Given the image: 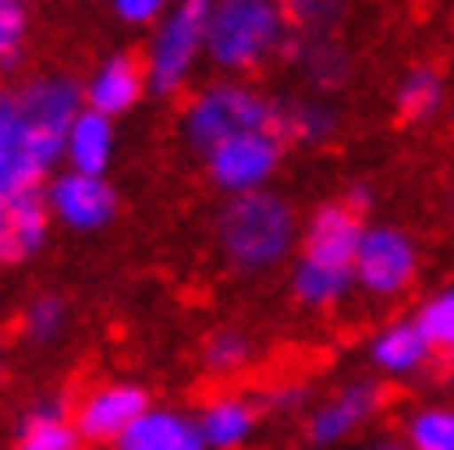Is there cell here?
<instances>
[{"mask_svg":"<svg viewBox=\"0 0 454 450\" xmlns=\"http://www.w3.org/2000/svg\"><path fill=\"white\" fill-rule=\"evenodd\" d=\"M284 140L271 131H245L231 136L219 149L206 154V175L215 188H223L227 197H245V193H262L271 184V175L280 170Z\"/></svg>","mask_w":454,"mask_h":450,"instance_id":"8992f818","label":"cell"},{"mask_svg":"<svg viewBox=\"0 0 454 450\" xmlns=\"http://www.w3.org/2000/svg\"><path fill=\"white\" fill-rule=\"evenodd\" d=\"M293 27L280 0H215L206 61H215L227 79L258 70L262 61L288 49Z\"/></svg>","mask_w":454,"mask_h":450,"instance_id":"7a4b0ae2","label":"cell"},{"mask_svg":"<svg viewBox=\"0 0 454 450\" xmlns=\"http://www.w3.org/2000/svg\"><path fill=\"white\" fill-rule=\"evenodd\" d=\"M197 429H201V442L206 450H240L254 429H258V407L249 398H210L201 411H197Z\"/></svg>","mask_w":454,"mask_h":450,"instance_id":"2e32d148","label":"cell"},{"mask_svg":"<svg viewBox=\"0 0 454 450\" xmlns=\"http://www.w3.org/2000/svg\"><path fill=\"white\" fill-rule=\"evenodd\" d=\"M0 385H4V367H0Z\"/></svg>","mask_w":454,"mask_h":450,"instance_id":"836d02e7","label":"cell"},{"mask_svg":"<svg viewBox=\"0 0 454 450\" xmlns=\"http://www.w3.org/2000/svg\"><path fill=\"white\" fill-rule=\"evenodd\" d=\"M83 438L74 429V407L61 394L35 398L13 433V450H79Z\"/></svg>","mask_w":454,"mask_h":450,"instance_id":"5bb4252c","label":"cell"},{"mask_svg":"<svg viewBox=\"0 0 454 450\" xmlns=\"http://www.w3.org/2000/svg\"><path fill=\"white\" fill-rule=\"evenodd\" d=\"M31 31L27 0H0V66H13Z\"/></svg>","mask_w":454,"mask_h":450,"instance_id":"83f0119b","label":"cell"},{"mask_svg":"<svg viewBox=\"0 0 454 450\" xmlns=\"http://www.w3.org/2000/svg\"><path fill=\"white\" fill-rule=\"evenodd\" d=\"M114 450H206L201 429L192 415L175 411V407H149L118 442Z\"/></svg>","mask_w":454,"mask_h":450,"instance_id":"9a60e30c","label":"cell"},{"mask_svg":"<svg viewBox=\"0 0 454 450\" xmlns=\"http://www.w3.org/2000/svg\"><path fill=\"white\" fill-rule=\"evenodd\" d=\"M358 450H411V442H406L402 433H372Z\"/></svg>","mask_w":454,"mask_h":450,"instance_id":"4dcf8cb0","label":"cell"},{"mask_svg":"<svg viewBox=\"0 0 454 450\" xmlns=\"http://www.w3.org/2000/svg\"><path fill=\"white\" fill-rule=\"evenodd\" d=\"M215 0H175L170 13L153 27L145 49V75L158 97H179L192 79V66L206 57Z\"/></svg>","mask_w":454,"mask_h":450,"instance_id":"277c9868","label":"cell"},{"mask_svg":"<svg viewBox=\"0 0 454 450\" xmlns=\"http://www.w3.org/2000/svg\"><path fill=\"white\" fill-rule=\"evenodd\" d=\"M53 219H61L74 232H101L106 224H114L118 215V193L110 188L106 175H79V170H61L49 179L44 188Z\"/></svg>","mask_w":454,"mask_h":450,"instance_id":"9c48e42d","label":"cell"},{"mask_svg":"<svg viewBox=\"0 0 454 450\" xmlns=\"http://www.w3.org/2000/svg\"><path fill=\"white\" fill-rule=\"evenodd\" d=\"M306 402H310V385H301V381H280V385H267L254 407H258L262 415H293V411H301Z\"/></svg>","mask_w":454,"mask_h":450,"instance_id":"f1b7e54d","label":"cell"},{"mask_svg":"<svg viewBox=\"0 0 454 450\" xmlns=\"http://www.w3.org/2000/svg\"><path fill=\"white\" fill-rule=\"evenodd\" d=\"M340 118L333 106L315 101V97H297V101H276V136L284 145H324L333 140Z\"/></svg>","mask_w":454,"mask_h":450,"instance_id":"ffe728a7","label":"cell"},{"mask_svg":"<svg viewBox=\"0 0 454 450\" xmlns=\"http://www.w3.org/2000/svg\"><path fill=\"white\" fill-rule=\"evenodd\" d=\"M57 162H66V136L40 131L22 114L18 92H0V201L40 188Z\"/></svg>","mask_w":454,"mask_h":450,"instance_id":"5b68a950","label":"cell"},{"mask_svg":"<svg viewBox=\"0 0 454 450\" xmlns=\"http://www.w3.org/2000/svg\"><path fill=\"white\" fill-rule=\"evenodd\" d=\"M114 158V118L83 110L66 131V167L79 175H106Z\"/></svg>","mask_w":454,"mask_h":450,"instance_id":"ac0fdd59","label":"cell"},{"mask_svg":"<svg viewBox=\"0 0 454 450\" xmlns=\"http://www.w3.org/2000/svg\"><path fill=\"white\" fill-rule=\"evenodd\" d=\"M288 53H293L301 79L315 92H337L340 83L349 79V53L333 36H297V40H288Z\"/></svg>","mask_w":454,"mask_h":450,"instance_id":"d6986e66","label":"cell"},{"mask_svg":"<svg viewBox=\"0 0 454 450\" xmlns=\"http://www.w3.org/2000/svg\"><path fill=\"white\" fill-rule=\"evenodd\" d=\"M145 92H149V75H145V61L136 53H110L92 70V79L83 83L88 110L106 114V118L136 110Z\"/></svg>","mask_w":454,"mask_h":450,"instance_id":"4fadbf2b","label":"cell"},{"mask_svg":"<svg viewBox=\"0 0 454 450\" xmlns=\"http://www.w3.org/2000/svg\"><path fill=\"white\" fill-rule=\"evenodd\" d=\"M219 249L236 272H267L284 263L297 245V215L280 193L262 188V193H245V197H227V206L215 219Z\"/></svg>","mask_w":454,"mask_h":450,"instance_id":"6da1fadb","label":"cell"},{"mask_svg":"<svg viewBox=\"0 0 454 450\" xmlns=\"http://www.w3.org/2000/svg\"><path fill=\"white\" fill-rule=\"evenodd\" d=\"M49 197L40 188H27L18 197L0 201V263H27L49 241Z\"/></svg>","mask_w":454,"mask_h":450,"instance_id":"7c38bea8","label":"cell"},{"mask_svg":"<svg viewBox=\"0 0 454 450\" xmlns=\"http://www.w3.org/2000/svg\"><path fill=\"white\" fill-rule=\"evenodd\" d=\"M415 324H419V333L428 337L433 350L454 354V284L450 288H442V293H433V297L419 306Z\"/></svg>","mask_w":454,"mask_h":450,"instance_id":"4316f807","label":"cell"},{"mask_svg":"<svg viewBox=\"0 0 454 450\" xmlns=\"http://www.w3.org/2000/svg\"><path fill=\"white\" fill-rule=\"evenodd\" d=\"M276 127V101L262 97L254 83L245 79H219L210 88H201L179 118V136L192 154H210L231 136L245 131H271Z\"/></svg>","mask_w":454,"mask_h":450,"instance_id":"3957f363","label":"cell"},{"mask_svg":"<svg viewBox=\"0 0 454 450\" xmlns=\"http://www.w3.org/2000/svg\"><path fill=\"white\" fill-rule=\"evenodd\" d=\"M66 328H70V306H66V297L40 293V297L27 302V311H22V337L27 341H35V345H53Z\"/></svg>","mask_w":454,"mask_h":450,"instance_id":"cb8c5ba5","label":"cell"},{"mask_svg":"<svg viewBox=\"0 0 454 450\" xmlns=\"http://www.w3.org/2000/svg\"><path fill=\"white\" fill-rule=\"evenodd\" d=\"M419 272V249L402 227H363L358 241V258H354V284L376 293V297H397L402 288H411Z\"/></svg>","mask_w":454,"mask_h":450,"instance_id":"52a82bcc","label":"cell"},{"mask_svg":"<svg viewBox=\"0 0 454 450\" xmlns=\"http://www.w3.org/2000/svg\"><path fill=\"white\" fill-rule=\"evenodd\" d=\"M345 206H349L354 215H363V210H372V188H367V184H354V188L345 193Z\"/></svg>","mask_w":454,"mask_h":450,"instance_id":"1f68e13d","label":"cell"},{"mask_svg":"<svg viewBox=\"0 0 454 450\" xmlns=\"http://www.w3.org/2000/svg\"><path fill=\"white\" fill-rule=\"evenodd\" d=\"M358 241H363V215H354L345 201H328L310 215V224L301 232V258L354 272Z\"/></svg>","mask_w":454,"mask_h":450,"instance_id":"8fae6325","label":"cell"},{"mask_svg":"<svg viewBox=\"0 0 454 450\" xmlns=\"http://www.w3.org/2000/svg\"><path fill=\"white\" fill-rule=\"evenodd\" d=\"M175 0H110L114 18L127 22V27H158L170 13Z\"/></svg>","mask_w":454,"mask_h":450,"instance_id":"f546056e","label":"cell"},{"mask_svg":"<svg viewBox=\"0 0 454 450\" xmlns=\"http://www.w3.org/2000/svg\"><path fill=\"white\" fill-rule=\"evenodd\" d=\"M385 407V385L380 381H349L333 398H324L319 407H310L306 415V438L310 446H340L349 438H358Z\"/></svg>","mask_w":454,"mask_h":450,"instance_id":"ba28073f","label":"cell"},{"mask_svg":"<svg viewBox=\"0 0 454 450\" xmlns=\"http://www.w3.org/2000/svg\"><path fill=\"white\" fill-rule=\"evenodd\" d=\"M280 4L293 36H333V27H340L349 9V0H280Z\"/></svg>","mask_w":454,"mask_h":450,"instance_id":"d4e9b609","label":"cell"},{"mask_svg":"<svg viewBox=\"0 0 454 450\" xmlns=\"http://www.w3.org/2000/svg\"><path fill=\"white\" fill-rule=\"evenodd\" d=\"M402 438L411 442V450H454V407L437 402V407L411 411Z\"/></svg>","mask_w":454,"mask_h":450,"instance_id":"603a6c76","label":"cell"},{"mask_svg":"<svg viewBox=\"0 0 454 450\" xmlns=\"http://www.w3.org/2000/svg\"><path fill=\"white\" fill-rule=\"evenodd\" d=\"M446 372H450V381H454V354H450V363H446Z\"/></svg>","mask_w":454,"mask_h":450,"instance_id":"d6a6232c","label":"cell"},{"mask_svg":"<svg viewBox=\"0 0 454 450\" xmlns=\"http://www.w3.org/2000/svg\"><path fill=\"white\" fill-rule=\"evenodd\" d=\"M437 350L428 345V337L419 333L415 320H394L385 324L376 337H372V363L385 372V376H415L428 367Z\"/></svg>","mask_w":454,"mask_h":450,"instance_id":"e0dca14e","label":"cell"},{"mask_svg":"<svg viewBox=\"0 0 454 450\" xmlns=\"http://www.w3.org/2000/svg\"><path fill=\"white\" fill-rule=\"evenodd\" d=\"M394 106L406 122H428L433 114L446 106V79H442V70H433V66H411V70L397 79Z\"/></svg>","mask_w":454,"mask_h":450,"instance_id":"7402d4cb","label":"cell"},{"mask_svg":"<svg viewBox=\"0 0 454 450\" xmlns=\"http://www.w3.org/2000/svg\"><path fill=\"white\" fill-rule=\"evenodd\" d=\"M149 407H153V402H149V394H145L140 385L110 381V385H97L92 394L79 398V407H74V429H79L83 442H110L114 446Z\"/></svg>","mask_w":454,"mask_h":450,"instance_id":"30bf717a","label":"cell"},{"mask_svg":"<svg viewBox=\"0 0 454 450\" xmlns=\"http://www.w3.org/2000/svg\"><path fill=\"white\" fill-rule=\"evenodd\" d=\"M349 284H354V272L328 267V263H310V258H297V267H293V276H288L293 297H297L301 306H310V311L337 306L340 297L349 293Z\"/></svg>","mask_w":454,"mask_h":450,"instance_id":"44dd1931","label":"cell"},{"mask_svg":"<svg viewBox=\"0 0 454 450\" xmlns=\"http://www.w3.org/2000/svg\"><path fill=\"white\" fill-rule=\"evenodd\" d=\"M249 359H254V341L245 337V333H236V328H223V333H215V337L201 345V363H206L215 376L245 372Z\"/></svg>","mask_w":454,"mask_h":450,"instance_id":"484cf974","label":"cell"}]
</instances>
